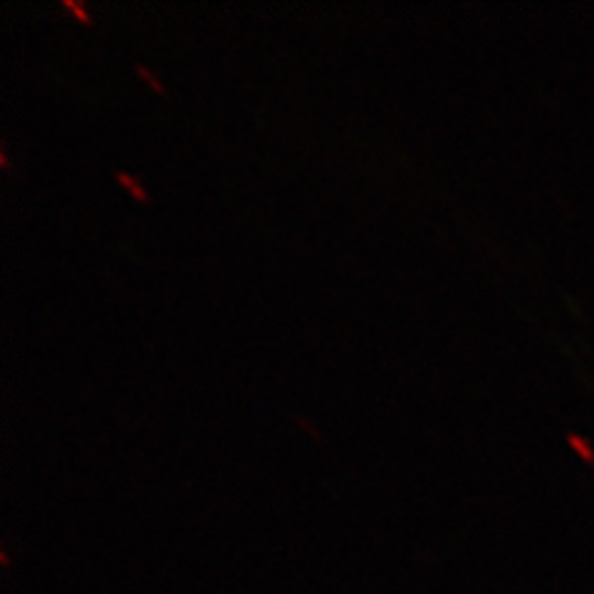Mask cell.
Returning <instances> with one entry per match:
<instances>
[{
	"label": "cell",
	"instance_id": "4",
	"mask_svg": "<svg viewBox=\"0 0 594 594\" xmlns=\"http://www.w3.org/2000/svg\"><path fill=\"white\" fill-rule=\"evenodd\" d=\"M136 72H139V75H144V77H146V79H148V82H151V87H154V90L164 92V90H162V84L156 82V79H154V77H151V75H148V72H146V70H144V67H142V65H136Z\"/></svg>",
	"mask_w": 594,
	"mask_h": 594
},
{
	"label": "cell",
	"instance_id": "3",
	"mask_svg": "<svg viewBox=\"0 0 594 594\" xmlns=\"http://www.w3.org/2000/svg\"><path fill=\"white\" fill-rule=\"evenodd\" d=\"M62 3H65V8H70L75 15H79V20L90 23V13H87V8H84L82 3H77V0H62Z\"/></svg>",
	"mask_w": 594,
	"mask_h": 594
},
{
	"label": "cell",
	"instance_id": "2",
	"mask_svg": "<svg viewBox=\"0 0 594 594\" xmlns=\"http://www.w3.org/2000/svg\"><path fill=\"white\" fill-rule=\"evenodd\" d=\"M114 176L124 183V186L129 188V191L136 196V198H139V201H146V191H144V186H142L139 181H136L134 176H129L127 171H114Z\"/></svg>",
	"mask_w": 594,
	"mask_h": 594
},
{
	"label": "cell",
	"instance_id": "1",
	"mask_svg": "<svg viewBox=\"0 0 594 594\" xmlns=\"http://www.w3.org/2000/svg\"><path fill=\"white\" fill-rule=\"evenodd\" d=\"M567 441H569V446H572V448H577V451H580V456H582L584 461H587V463H594L592 446H589L587 441L582 439L580 433H567Z\"/></svg>",
	"mask_w": 594,
	"mask_h": 594
}]
</instances>
